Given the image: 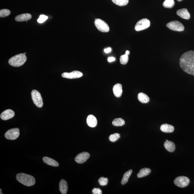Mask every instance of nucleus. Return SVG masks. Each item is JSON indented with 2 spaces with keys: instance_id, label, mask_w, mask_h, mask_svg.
I'll use <instances>...</instances> for the list:
<instances>
[{
  "instance_id": "nucleus-1",
  "label": "nucleus",
  "mask_w": 194,
  "mask_h": 194,
  "mask_svg": "<svg viewBox=\"0 0 194 194\" xmlns=\"http://www.w3.org/2000/svg\"><path fill=\"white\" fill-rule=\"evenodd\" d=\"M179 64L184 72L194 76V50L184 53L180 58Z\"/></svg>"
},
{
  "instance_id": "nucleus-2",
  "label": "nucleus",
  "mask_w": 194,
  "mask_h": 194,
  "mask_svg": "<svg viewBox=\"0 0 194 194\" xmlns=\"http://www.w3.org/2000/svg\"><path fill=\"white\" fill-rule=\"evenodd\" d=\"M16 179L19 182L28 187L33 185L35 183V178L33 176L26 174H18L16 175Z\"/></svg>"
},
{
  "instance_id": "nucleus-3",
  "label": "nucleus",
  "mask_w": 194,
  "mask_h": 194,
  "mask_svg": "<svg viewBox=\"0 0 194 194\" xmlns=\"http://www.w3.org/2000/svg\"><path fill=\"white\" fill-rule=\"evenodd\" d=\"M26 60V56L24 54L21 53L12 57L9 59V63L12 66L19 67L24 64Z\"/></svg>"
},
{
  "instance_id": "nucleus-4",
  "label": "nucleus",
  "mask_w": 194,
  "mask_h": 194,
  "mask_svg": "<svg viewBox=\"0 0 194 194\" xmlns=\"http://www.w3.org/2000/svg\"><path fill=\"white\" fill-rule=\"evenodd\" d=\"M31 96L36 106L40 108L42 107L43 100L40 93L36 90H33L31 92Z\"/></svg>"
},
{
  "instance_id": "nucleus-5",
  "label": "nucleus",
  "mask_w": 194,
  "mask_h": 194,
  "mask_svg": "<svg viewBox=\"0 0 194 194\" xmlns=\"http://www.w3.org/2000/svg\"><path fill=\"white\" fill-rule=\"evenodd\" d=\"M95 25L97 29L103 33H107L110 29L108 24L100 19H96L95 21Z\"/></svg>"
},
{
  "instance_id": "nucleus-6",
  "label": "nucleus",
  "mask_w": 194,
  "mask_h": 194,
  "mask_svg": "<svg viewBox=\"0 0 194 194\" xmlns=\"http://www.w3.org/2000/svg\"><path fill=\"white\" fill-rule=\"evenodd\" d=\"M166 26L168 28L174 31H182L185 29V27L182 24L177 21L170 22Z\"/></svg>"
},
{
  "instance_id": "nucleus-7",
  "label": "nucleus",
  "mask_w": 194,
  "mask_h": 194,
  "mask_svg": "<svg viewBox=\"0 0 194 194\" xmlns=\"http://www.w3.org/2000/svg\"><path fill=\"white\" fill-rule=\"evenodd\" d=\"M150 22L147 19L140 20L136 24L135 29L136 31H139L147 29L150 26Z\"/></svg>"
},
{
  "instance_id": "nucleus-8",
  "label": "nucleus",
  "mask_w": 194,
  "mask_h": 194,
  "mask_svg": "<svg viewBox=\"0 0 194 194\" xmlns=\"http://www.w3.org/2000/svg\"><path fill=\"white\" fill-rule=\"evenodd\" d=\"M190 180L189 178L185 176H180L176 178L174 181L175 185L180 188H184L189 185Z\"/></svg>"
},
{
  "instance_id": "nucleus-9",
  "label": "nucleus",
  "mask_w": 194,
  "mask_h": 194,
  "mask_svg": "<svg viewBox=\"0 0 194 194\" xmlns=\"http://www.w3.org/2000/svg\"><path fill=\"white\" fill-rule=\"evenodd\" d=\"M19 135V128H14L8 130L5 133V137L7 139L13 140L17 139Z\"/></svg>"
},
{
  "instance_id": "nucleus-10",
  "label": "nucleus",
  "mask_w": 194,
  "mask_h": 194,
  "mask_svg": "<svg viewBox=\"0 0 194 194\" xmlns=\"http://www.w3.org/2000/svg\"><path fill=\"white\" fill-rule=\"evenodd\" d=\"M83 74L80 71H75L71 73H63L62 74L63 78L68 79H75L81 78L83 76Z\"/></svg>"
},
{
  "instance_id": "nucleus-11",
  "label": "nucleus",
  "mask_w": 194,
  "mask_h": 194,
  "mask_svg": "<svg viewBox=\"0 0 194 194\" xmlns=\"http://www.w3.org/2000/svg\"><path fill=\"white\" fill-rule=\"evenodd\" d=\"M90 157V154L88 152H84L78 154L75 158V160L76 163L82 164L85 162Z\"/></svg>"
},
{
  "instance_id": "nucleus-12",
  "label": "nucleus",
  "mask_w": 194,
  "mask_h": 194,
  "mask_svg": "<svg viewBox=\"0 0 194 194\" xmlns=\"http://www.w3.org/2000/svg\"><path fill=\"white\" fill-rule=\"evenodd\" d=\"M15 114V112L12 110H6L2 113L1 118L2 120H6L13 117Z\"/></svg>"
},
{
  "instance_id": "nucleus-13",
  "label": "nucleus",
  "mask_w": 194,
  "mask_h": 194,
  "mask_svg": "<svg viewBox=\"0 0 194 194\" xmlns=\"http://www.w3.org/2000/svg\"><path fill=\"white\" fill-rule=\"evenodd\" d=\"M177 15L184 19H189L190 18V14L186 9H183L178 10Z\"/></svg>"
},
{
  "instance_id": "nucleus-14",
  "label": "nucleus",
  "mask_w": 194,
  "mask_h": 194,
  "mask_svg": "<svg viewBox=\"0 0 194 194\" xmlns=\"http://www.w3.org/2000/svg\"><path fill=\"white\" fill-rule=\"evenodd\" d=\"M87 123L88 126L90 127H95L97 125V119L92 115H90L87 118Z\"/></svg>"
},
{
  "instance_id": "nucleus-15",
  "label": "nucleus",
  "mask_w": 194,
  "mask_h": 194,
  "mask_svg": "<svg viewBox=\"0 0 194 194\" xmlns=\"http://www.w3.org/2000/svg\"><path fill=\"white\" fill-rule=\"evenodd\" d=\"M113 92L115 96L117 98H120L122 96L123 90L122 86L121 84H117L113 88Z\"/></svg>"
},
{
  "instance_id": "nucleus-16",
  "label": "nucleus",
  "mask_w": 194,
  "mask_h": 194,
  "mask_svg": "<svg viewBox=\"0 0 194 194\" xmlns=\"http://www.w3.org/2000/svg\"><path fill=\"white\" fill-rule=\"evenodd\" d=\"M32 16L29 13H24L18 15L15 18V20L17 22L27 21L30 20Z\"/></svg>"
},
{
  "instance_id": "nucleus-17",
  "label": "nucleus",
  "mask_w": 194,
  "mask_h": 194,
  "mask_svg": "<svg viewBox=\"0 0 194 194\" xmlns=\"http://www.w3.org/2000/svg\"><path fill=\"white\" fill-rule=\"evenodd\" d=\"M59 189L63 194L67 193L68 189V185L67 182L64 179L61 180L59 184Z\"/></svg>"
},
{
  "instance_id": "nucleus-18",
  "label": "nucleus",
  "mask_w": 194,
  "mask_h": 194,
  "mask_svg": "<svg viewBox=\"0 0 194 194\" xmlns=\"http://www.w3.org/2000/svg\"><path fill=\"white\" fill-rule=\"evenodd\" d=\"M43 162L47 165L54 167H58L59 164L55 160L47 157H44L43 159Z\"/></svg>"
},
{
  "instance_id": "nucleus-19",
  "label": "nucleus",
  "mask_w": 194,
  "mask_h": 194,
  "mask_svg": "<svg viewBox=\"0 0 194 194\" xmlns=\"http://www.w3.org/2000/svg\"><path fill=\"white\" fill-rule=\"evenodd\" d=\"M164 147L168 151L170 152H173L175 151V144L169 140H166L164 144Z\"/></svg>"
},
{
  "instance_id": "nucleus-20",
  "label": "nucleus",
  "mask_w": 194,
  "mask_h": 194,
  "mask_svg": "<svg viewBox=\"0 0 194 194\" xmlns=\"http://www.w3.org/2000/svg\"><path fill=\"white\" fill-rule=\"evenodd\" d=\"M160 129L161 131L165 133H172L175 130L173 126L167 124H162Z\"/></svg>"
},
{
  "instance_id": "nucleus-21",
  "label": "nucleus",
  "mask_w": 194,
  "mask_h": 194,
  "mask_svg": "<svg viewBox=\"0 0 194 194\" xmlns=\"http://www.w3.org/2000/svg\"><path fill=\"white\" fill-rule=\"evenodd\" d=\"M151 170L149 168H144L140 169L139 173L137 174V177L138 178H141L146 177L149 175L151 173Z\"/></svg>"
},
{
  "instance_id": "nucleus-22",
  "label": "nucleus",
  "mask_w": 194,
  "mask_h": 194,
  "mask_svg": "<svg viewBox=\"0 0 194 194\" xmlns=\"http://www.w3.org/2000/svg\"><path fill=\"white\" fill-rule=\"evenodd\" d=\"M138 99L140 102L142 103H147L150 101V98L147 95L142 92L138 94Z\"/></svg>"
},
{
  "instance_id": "nucleus-23",
  "label": "nucleus",
  "mask_w": 194,
  "mask_h": 194,
  "mask_svg": "<svg viewBox=\"0 0 194 194\" xmlns=\"http://www.w3.org/2000/svg\"><path fill=\"white\" fill-rule=\"evenodd\" d=\"M132 172V170L130 169L129 171L126 172L124 173L123 177L121 181V184L123 185H125L128 182L129 178L130 176L131 175Z\"/></svg>"
},
{
  "instance_id": "nucleus-24",
  "label": "nucleus",
  "mask_w": 194,
  "mask_h": 194,
  "mask_svg": "<svg viewBox=\"0 0 194 194\" xmlns=\"http://www.w3.org/2000/svg\"><path fill=\"white\" fill-rule=\"evenodd\" d=\"M125 124L124 120L121 118H116L112 122L113 125L116 126H122Z\"/></svg>"
},
{
  "instance_id": "nucleus-25",
  "label": "nucleus",
  "mask_w": 194,
  "mask_h": 194,
  "mask_svg": "<svg viewBox=\"0 0 194 194\" xmlns=\"http://www.w3.org/2000/svg\"><path fill=\"white\" fill-rule=\"evenodd\" d=\"M175 4L174 0H165L163 3V6L165 8L171 9L175 6Z\"/></svg>"
},
{
  "instance_id": "nucleus-26",
  "label": "nucleus",
  "mask_w": 194,
  "mask_h": 194,
  "mask_svg": "<svg viewBox=\"0 0 194 194\" xmlns=\"http://www.w3.org/2000/svg\"><path fill=\"white\" fill-rule=\"evenodd\" d=\"M113 3L120 6H123L127 5L129 0H112Z\"/></svg>"
},
{
  "instance_id": "nucleus-27",
  "label": "nucleus",
  "mask_w": 194,
  "mask_h": 194,
  "mask_svg": "<svg viewBox=\"0 0 194 194\" xmlns=\"http://www.w3.org/2000/svg\"><path fill=\"white\" fill-rule=\"evenodd\" d=\"M11 11L9 9H3L0 11V17H5L10 15Z\"/></svg>"
},
{
  "instance_id": "nucleus-28",
  "label": "nucleus",
  "mask_w": 194,
  "mask_h": 194,
  "mask_svg": "<svg viewBox=\"0 0 194 194\" xmlns=\"http://www.w3.org/2000/svg\"><path fill=\"white\" fill-rule=\"evenodd\" d=\"M120 137V134L119 133H116L110 135L109 137V140L110 141L115 142L119 139Z\"/></svg>"
},
{
  "instance_id": "nucleus-29",
  "label": "nucleus",
  "mask_w": 194,
  "mask_h": 194,
  "mask_svg": "<svg viewBox=\"0 0 194 194\" xmlns=\"http://www.w3.org/2000/svg\"><path fill=\"white\" fill-rule=\"evenodd\" d=\"M129 60L128 55L125 54L120 56V61L121 64H126L128 62Z\"/></svg>"
},
{
  "instance_id": "nucleus-30",
  "label": "nucleus",
  "mask_w": 194,
  "mask_h": 194,
  "mask_svg": "<svg viewBox=\"0 0 194 194\" xmlns=\"http://www.w3.org/2000/svg\"><path fill=\"white\" fill-rule=\"evenodd\" d=\"M98 182L100 185L105 186L107 185L108 179L107 178L101 177L99 179Z\"/></svg>"
},
{
  "instance_id": "nucleus-31",
  "label": "nucleus",
  "mask_w": 194,
  "mask_h": 194,
  "mask_svg": "<svg viewBox=\"0 0 194 194\" xmlns=\"http://www.w3.org/2000/svg\"><path fill=\"white\" fill-rule=\"evenodd\" d=\"M48 19L47 16L44 15H41L40 16L39 18L37 19V22L39 23H42L46 21Z\"/></svg>"
},
{
  "instance_id": "nucleus-32",
  "label": "nucleus",
  "mask_w": 194,
  "mask_h": 194,
  "mask_svg": "<svg viewBox=\"0 0 194 194\" xmlns=\"http://www.w3.org/2000/svg\"><path fill=\"white\" fill-rule=\"evenodd\" d=\"M92 193L93 194H102V191L99 188H94L92 189Z\"/></svg>"
},
{
  "instance_id": "nucleus-33",
  "label": "nucleus",
  "mask_w": 194,
  "mask_h": 194,
  "mask_svg": "<svg viewBox=\"0 0 194 194\" xmlns=\"http://www.w3.org/2000/svg\"><path fill=\"white\" fill-rule=\"evenodd\" d=\"M116 59L113 57H110L108 58V60L109 62H112L115 61Z\"/></svg>"
},
{
  "instance_id": "nucleus-34",
  "label": "nucleus",
  "mask_w": 194,
  "mask_h": 194,
  "mask_svg": "<svg viewBox=\"0 0 194 194\" xmlns=\"http://www.w3.org/2000/svg\"><path fill=\"white\" fill-rule=\"evenodd\" d=\"M112 51V49L110 47H108V48L104 49V52L106 53H110Z\"/></svg>"
},
{
  "instance_id": "nucleus-35",
  "label": "nucleus",
  "mask_w": 194,
  "mask_h": 194,
  "mask_svg": "<svg viewBox=\"0 0 194 194\" xmlns=\"http://www.w3.org/2000/svg\"><path fill=\"white\" fill-rule=\"evenodd\" d=\"M130 54V51L129 50H126V53H125V54L126 55H129Z\"/></svg>"
},
{
  "instance_id": "nucleus-36",
  "label": "nucleus",
  "mask_w": 194,
  "mask_h": 194,
  "mask_svg": "<svg viewBox=\"0 0 194 194\" xmlns=\"http://www.w3.org/2000/svg\"><path fill=\"white\" fill-rule=\"evenodd\" d=\"M0 191H1V193H0V194H3V193H2V189H0Z\"/></svg>"
},
{
  "instance_id": "nucleus-37",
  "label": "nucleus",
  "mask_w": 194,
  "mask_h": 194,
  "mask_svg": "<svg viewBox=\"0 0 194 194\" xmlns=\"http://www.w3.org/2000/svg\"><path fill=\"white\" fill-rule=\"evenodd\" d=\"M177 1H179V2H181L182 1V0H177Z\"/></svg>"
},
{
  "instance_id": "nucleus-38",
  "label": "nucleus",
  "mask_w": 194,
  "mask_h": 194,
  "mask_svg": "<svg viewBox=\"0 0 194 194\" xmlns=\"http://www.w3.org/2000/svg\"><path fill=\"white\" fill-rule=\"evenodd\" d=\"M23 54H24L25 55H26V53H23Z\"/></svg>"
}]
</instances>
